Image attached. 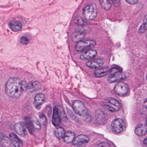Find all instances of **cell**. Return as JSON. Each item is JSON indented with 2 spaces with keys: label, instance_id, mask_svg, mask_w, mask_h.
<instances>
[{
  "label": "cell",
  "instance_id": "cell-1",
  "mask_svg": "<svg viewBox=\"0 0 147 147\" xmlns=\"http://www.w3.org/2000/svg\"><path fill=\"white\" fill-rule=\"evenodd\" d=\"M27 84L18 78H10L6 84L5 92L9 97L13 98H19L24 90Z\"/></svg>",
  "mask_w": 147,
  "mask_h": 147
},
{
  "label": "cell",
  "instance_id": "cell-2",
  "mask_svg": "<svg viewBox=\"0 0 147 147\" xmlns=\"http://www.w3.org/2000/svg\"><path fill=\"white\" fill-rule=\"evenodd\" d=\"M110 74L107 78V81L110 83H114L124 80L126 76L122 72V69L119 67H116L112 68L109 70Z\"/></svg>",
  "mask_w": 147,
  "mask_h": 147
},
{
  "label": "cell",
  "instance_id": "cell-3",
  "mask_svg": "<svg viewBox=\"0 0 147 147\" xmlns=\"http://www.w3.org/2000/svg\"><path fill=\"white\" fill-rule=\"evenodd\" d=\"M98 8L94 3H90L87 5L83 10V16L87 20H92L97 17Z\"/></svg>",
  "mask_w": 147,
  "mask_h": 147
},
{
  "label": "cell",
  "instance_id": "cell-4",
  "mask_svg": "<svg viewBox=\"0 0 147 147\" xmlns=\"http://www.w3.org/2000/svg\"><path fill=\"white\" fill-rule=\"evenodd\" d=\"M105 107L111 112H116L120 109L121 105L119 102L114 98H108L105 100Z\"/></svg>",
  "mask_w": 147,
  "mask_h": 147
},
{
  "label": "cell",
  "instance_id": "cell-5",
  "mask_svg": "<svg viewBox=\"0 0 147 147\" xmlns=\"http://www.w3.org/2000/svg\"><path fill=\"white\" fill-rule=\"evenodd\" d=\"M72 108L74 111L80 116H85L87 113L86 107L83 102L76 100L72 103Z\"/></svg>",
  "mask_w": 147,
  "mask_h": 147
},
{
  "label": "cell",
  "instance_id": "cell-6",
  "mask_svg": "<svg viewBox=\"0 0 147 147\" xmlns=\"http://www.w3.org/2000/svg\"><path fill=\"white\" fill-rule=\"evenodd\" d=\"M114 91L119 96H123L129 92V88L126 83L123 82H119L116 84L114 87Z\"/></svg>",
  "mask_w": 147,
  "mask_h": 147
},
{
  "label": "cell",
  "instance_id": "cell-7",
  "mask_svg": "<svg viewBox=\"0 0 147 147\" xmlns=\"http://www.w3.org/2000/svg\"><path fill=\"white\" fill-rule=\"evenodd\" d=\"M125 123L121 118H116L113 120L111 123V129L114 133L119 134L123 131Z\"/></svg>",
  "mask_w": 147,
  "mask_h": 147
},
{
  "label": "cell",
  "instance_id": "cell-8",
  "mask_svg": "<svg viewBox=\"0 0 147 147\" xmlns=\"http://www.w3.org/2000/svg\"><path fill=\"white\" fill-rule=\"evenodd\" d=\"M96 42L93 40H86L78 42L76 44L75 49L78 52H80L87 48H91L95 46Z\"/></svg>",
  "mask_w": 147,
  "mask_h": 147
},
{
  "label": "cell",
  "instance_id": "cell-9",
  "mask_svg": "<svg viewBox=\"0 0 147 147\" xmlns=\"http://www.w3.org/2000/svg\"><path fill=\"white\" fill-rule=\"evenodd\" d=\"M89 140V137L86 135H79L74 139L73 142V145L77 147H80L85 144L87 143Z\"/></svg>",
  "mask_w": 147,
  "mask_h": 147
},
{
  "label": "cell",
  "instance_id": "cell-10",
  "mask_svg": "<svg viewBox=\"0 0 147 147\" xmlns=\"http://www.w3.org/2000/svg\"><path fill=\"white\" fill-rule=\"evenodd\" d=\"M28 124L30 128L33 131H37L41 129V124L39 123L37 118L32 117L28 119Z\"/></svg>",
  "mask_w": 147,
  "mask_h": 147
},
{
  "label": "cell",
  "instance_id": "cell-11",
  "mask_svg": "<svg viewBox=\"0 0 147 147\" xmlns=\"http://www.w3.org/2000/svg\"><path fill=\"white\" fill-rule=\"evenodd\" d=\"M104 64V62L101 59H95L90 60L87 62L86 66L90 68L96 69L101 67Z\"/></svg>",
  "mask_w": 147,
  "mask_h": 147
},
{
  "label": "cell",
  "instance_id": "cell-12",
  "mask_svg": "<svg viewBox=\"0 0 147 147\" xmlns=\"http://www.w3.org/2000/svg\"><path fill=\"white\" fill-rule=\"evenodd\" d=\"M97 52L94 49L89 50L87 51L82 52L80 56L81 59L82 60H89L92 59L96 56Z\"/></svg>",
  "mask_w": 147,
  "mask_h": 147
},
{
  "label": "cell",
  "instance_id": "cell-13",
  "mask_svg": "<svg viewBox=\"0 0 147 147\" xmlns=\"http://www.w3.org/2000/svg\"><path fill=\"white\" fill-rule=\"evenodd\" d=\"M9 138L11 142V147H20L21 142L16 134L11 132L9 135Z\"/></svg>",
  "mask_w": 147,
  "mask_h": 147
},
{
  "label": "cell",
  "instance_id": "cell-14",
  "mask_svg": "<svg viewBox=\"0 0 147 147\" xmlns=\"http://www.w3.org/2000/svg\"><path fill=\"white\" fill-rule=\"evenodd\" d=\"M45 100V95L43 94H38L34 98V105L36 108H40V107L44 103Z\"/></svg>",
  "mask_w": 147,
  "mask_h": 147
},
{
  "label": "cell",
  "instance_id": "cell-15",
  "mask_svg": "<svg viewBox=\"0 0 147 147\" xmlns=\"http://www.w3.org/2000/svg\"><path fill=\"white\" fill-rule=\"evenodd\" d=\"M14 129L16 132L21 136H25L27 135V131L23 123L18 122L14 125Z\"/></svg>",
  "mask_w": 147,
  "mask_h": 147
},
{
  "label": "cell",
  "instance_id": "cell-16",
  "mask_svg": "<svg viewBox=\"0 0 147 147\" xmlns=\"http://www.w3.org/2000/svg\"><path fill=\"white\" fill-rule=\"evenodd\" d=\"M0 145L2 147L11 146L10 138L4 132H0Z\"/></svg>",
  "mask_w": 147,
  "mask_h": 147
},
{
  "label": "cell",
  "instance_id": "cell-17",
  "mask_svg": "<svg viewBox=\"0 0 147 147\" xmlns=\"http://www.w3.org/2000/svg\"><path fill=\"white\" fill-rule=\"evenodd\" d=\"M52 123L55 126H58L61 123V118L59 110L57 107H55L53 111Z\"/></svg>",
  "mask_w": 147,
  "mask_h": 147
},
{
  "label": "cell",
  "instance_id": "cell-18",
  "mask_svg": "<svg viewBox=\"0 0 147 147\" xmlns=\"http://www.w3.org/2000/svg\"><path fill=\"white\" fill-rule=\"evenodd\" d=\"M41 84L38 81L31 82L27 85L26 89L30 92L38 91L41 88Z\"/></svg>",
  "mask_w": 147,
  "mask_h": 147
},
{
  "label": "cell",
  "instance_id": "cell-19",
  "mask_svg": "<svg viewBox=\"0 0 147 147\" xmlns=\"http://www.w3.org/2000/svg\"><path fill=\"white\" fill-rule=\"evenodd\" d=\"M85 36V33L83 32L77 31L72 34L71 38L72 41L77 43L80 41H82Z\"/></svg>",
  "mask_w": 147,
  "mask_h": 147
},
{
  "label": "cell",
  "instance_id": "cell-20",
  "mask_svg": "<svg viewBox=\"0 0 147 147\" xmlns=\"http://www.w3.org/2000/svg\"><path fill=\"white\" fill-rule=\"evenodd\" d=\"M135 132L137 136H142L147 133V127L143 124H139L136 126Z\"/></svg>",
  "mask_w": 147,
  "mask_h": 147
},
{
  "label": "cell",
  "instance_id": "cell-21",
  "mask_svg": "<svg viewBox=\"0 0 147 147\" xmlns=\"http://www.w3.org/2000/svg\"><path fill=\"white\" fill-rule=\"evenodd\" d=\"M9 26L10 29L13 31L18 32L22 29V25L18 21H12L9 23Z\"/></svg>",
  "mask_w": 147,
  "mask_h": 147
},
{
  "label": "cell",
  "instance_id": "cell-22",
  "mask_svg": "<svg viewBox=\"0 0 147 147\" xmlns=\"http://www.w3.org/2000/svg\"><path fill=\"white\" fill-rule=\"evenodd\" d=\"M108 73H109V70H108V68L107 67H103L96 69L94 71V74L96 77L100 78L105 76Z\"/></svg>",
  "mask_w": 147,
  "mask_h": 147
},
{
  "label": "cell",
  "instance_id": "cell-23",
  "mask_svg": "<svg viewBox=\"0 0 147 147\" xmlns=\"http://www.w3.org/2000/svg\"><path fill=\"white\" fill-rule=\"evenodd\" d=\"M75 136L74 132L69 131L65 132V135L63 138V140L66 143H70L74 141Z\"/></svg>",
  "mask_w": 147,
  "mask_h": 147
},
{
  "label": "cell",
  "instance_id": "cell-24",
  "mask_svg": "<svg viewBox=\"0 0 147 147\" xmlns=\"http://www.w3.org/2000/svg\"><path fill=\"white\" fill-rule=\"evenodd\" d=\"M64 129L61 127H57L55 131V135L57 138L61 139L63 138L65 135Z\"/></svg>",
  "mask_w": 147,
  "mask_h": 147
},
{
  "label": "cell",
  "instance_id": "cell-25",
  "mask_svg": "<svg viewBox=\"0 0 147 147\" xmlns=\"http://www.w3.org/2000/svg\"><path fill=\"white\" fill-rule=\"evenodd\" d=\"M100 2L101 7L106 11H109L111 8V4L107 0H101L100 1Z\"/></svg>",
  "mask_w": 147,
  "mask_h": 147
},
{
  "label": "cell",
  "instance_id": "cell-26",
  "mask_svg": "<svg viewBox=\"0 0 147 147\" xmlns=\"http://www.w3.org/2000/svg\"><path fill=\"white\" fill-rule=\"evenodd\" d=\"M147 30V24H146V16L144 18V22H143L142 25L139 27L138 30V32L140 34L144 33Z\"/></svg>",
  "mask_w": 147,
  "mask_h": 147
},
{
  "label": "cell",
  "instance_id": "cell-27",
  "mask_svg": "<svg viewBox=\"0 0 147 147\" xmlns=\"http://www.w3.org/2000/svg\"><path fill=\"white\" fill-rule=\"evenodd\" d=\"M74 23L77 25L81 26L86 24V22L80 17H76L74 19Z\"/></svg>",
  "mask_w": 147,
  "mask_h": 147
},
{
  "label": "cell",
  "instance_id": "cell-28",
  "mask_svg": "<svg viewBox=\"0 0 147 147\" xmlns=\"http://www.w3.org/2000/svg\"><path fill=\"white\" fill-rule=\"evenodd\" d=\"M40 122L41 124L43 126H46L47 125V119L46 116L44 114H42L40 117ZM40 123V124H41Z\"/></svg>",
  "mask_w": 147,
  "mask_h": 147
},
{
  "label": "cell",
  "instance_id": "cell-29",
  "mask_svg": "<svg viewBox=\"0 0 147 147\" xmlns=\"http://www.w3.org/2000/svg\"><path fill=\"white\" fill-rule=\"evenodd\" d=\"M29 42H30V40L26 37L23 36L20 39V42H21V43L23 45H25L28 44L29 43Z\"/></svg>",
  "mask_w": 147,
  "mask_h": 147
},
{
  "label": "cell",
  "instance_id": "cell-30",
  "mask_svg": "<svg viewBox=\"0 0 147 147\" xmlns=\"http://www.w3.org/2000/svg\"><path fill=\"white\" fill-rule=\"evenodd\" d=\"M98 147H110V145L108 143L103 142L98 144Z\"/></svg>",
  "mask_w": 147,
  "mask_h": 147
},
{
  "label": "cell",
  "instance_id": "cell-31",
  "mask_svg": "<svg viewBox=\"0 0 147 147\" xmlns=\"http://www.w3.org/2000/svg\"><path fill=\"white\" fill-rule=\"evenodd\" d=\"M125 1L128 4L132 5H136L138 2V0H126Z\"/></svg>",
  "mask_w": 147,
  "mask_h": 147
}]
</instances>
